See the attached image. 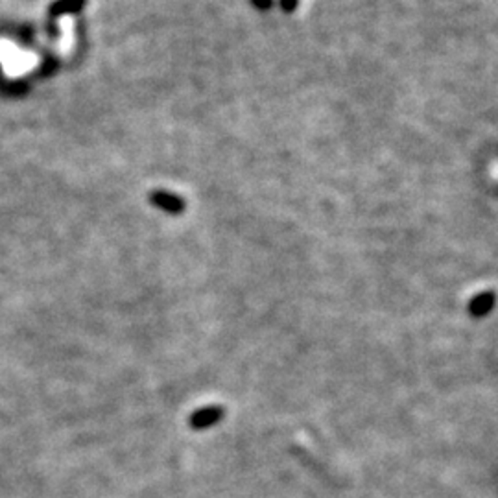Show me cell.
Wrapping results in <instances>:
<instances>
[{"label": "cell", "instance_id": "obj_1", "mask_svg": "<svg viewBox=\"0 0 498 498\" xmlns=\"http://www.w3.org/2000/svg\"><path fill=\"white\" fill-rule=\"evenodd\" d=\"M225 410L224 406L220 404H210V406H203L200 410L192 411V415L189 417V426L192 430H207L212 428L215 425H218L222 419H224Z\"/></svg>", "mask_w": 498, "mask_h": 498}, {"label": "cell", "instance_id": "obj_2", "mask_svg": "<svg viewBox=\"0 0 498 498\" xmlns=\"http://www.w3.org/2000/svg\"><path fill=\"white\" fill-rule=\"evenodd\" d=\"M150 201L153 205L159 207L161 210L168 212V215H183L185 210V201L181 200L179 196L172 194V192L166 191H153L150 194Z\"/></svg>", "mask_w": 498, "mask_h": 498}, {"label": "cell", "instance_id": "obj_3", "mask_svg": "<svg viewBox=\"0 0 498 498\" xmlns=\"http://www.w3.org/2000/svg\"><path fill=\"white\" fill-rule=\"evenodd\" d=\"M493 308H494V292H480L469 301V305H467V312H469L473 318L480 319V318H485Z\"/></svg>", "mask_w": 498, "mask_h": 498}, {"label": "cell", "instance_id": "obj_4", "mask_svg": "<svg viewBox=\"0 0 498 498\" xmlns=\"http://www.w3.org/2000/svg\"><path fill=\"white\" fill-rule=\"evenodd\" d=\"M298 4H299V0H281V8H283V11H286V13H292V11H295Z\"/></svg>", "mask_w": 498, "mask_h": 498}, {"label": "cell", "instance_id": "obj_5", "mask_svg": "<svg viewBox=\"0 0 498 498\" xmlns=\"http://www.w3.org/2000/svg\"><path fill=\"white\" fill-rule=\"evenodd\" d=\"M253 2V6L257 8V10H262V11H268L272 6H274V0H251Z\"/></svg>", "mask_w": 498, "mask_h": 498}]
</instances>
